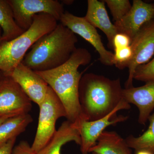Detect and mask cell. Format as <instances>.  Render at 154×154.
Listing matches in <instances>:
<instances>
[{"mask_svg":"<svg viewBox=\"0 0 154 154\" xmlns=\"http://www.w3.org/2000/svg\"><path fill=\"white\" fill-rule=\"evenodd\" d=\"M91 59L92 56L88 50L77 48L69 60L62 65L45 71H35L56 94L66 111V118L72 122L85 119L79 98L82 74L79 71V68L81 66L90 63Z\"/></svg>","mask_w":154,"mask_h":154,"instance_id":"1","label":"cell"},{"mask_svg":"<svg viewBox=\"0 0 154 154\" xmlns=\"http://www.w3.org/2000/svg\"><path fill=\"white\" fill-rule=\"evenodd\" d=\"M120 79H110L89 73L82 76L79 98L84 118L94 121L105 117L124 100Z\"/></svg>","mask_w":154,"mask_h":154,"instance_id":"2","label":"cell"},{"mask_svg":"<svg viewBox=\"0 0 154 154\" xmlns=\"http://www.w3.org/2000/svg\"><path fill=\"white\" fill-rule=\"evenodd\" d=\"M75 34L62 24L33 45L22 63L34 71H45L62 65L69 60L77 48Z\"/></svg>","mask_w":154,"mask_h":154,"instance_id":"3","label":"cell"},{"mask_svg":"<svg viewBox=\"0 0 154 154\" xmlns=\"http://www.w3.org/2000/svg\"><path fill=\"white\" fill-rule=\"evenodd\" d=\"M30 28L20 36L0 44V71L9 76L21 63L28 50L39 38L55 29L57 21L48 14H38L33 17Z\"/></svg>","mask_w":154,"mask_h":154,"instance_id":"4","label":"cell"},{"mask_svg":"<svg viewBox=\"0 0 154 154\" xmlns=\"http://www.w3.org/2000/svg\"><path fill=\"white\" fill-rule=\"evenodd\" d=\"M39 107L38 126L31 148L38 153L47 145L56 132V123L62 117H66V113L60 100L50 87H48L45 99Z\"/></svg>","mask_w":154,"mask_h":154,"instance_id":"5","label":"cell"},{"mask_svg":"<svg viewBox=\"0 0 154 154\" xmlns=\"http://www.w3.org/2000/svg\"><path fill=\"white\" fill-rule=\"evenodd\" d=\"M15 21L20 28L26 31L38 14H48L60 21L64 12L63 6L57 0H8Z\"/></svg>","mask_w":154,"mask_h":154,"instance_id":"6","label":"cell"},{"mask_svg":"<svg viewBox=\"0 0 154 154\" xmlns=\"http://www.w3.org/2000/svg\"><path fill=\"white\" fill-rule=\"evenodd\" d=\"M61 24L69 28L75 34L82 37L96 50L99 54V61L107 66L113 65V53L105 48L101 36L96 28L84 17H77L65 11L61 17Z\"/></svg>","mask_w":154,"mask_h":154,"instance_id":"7","label":"cell"},{"mask_svg":"<svg viewBox=\"0 0 154 154\" xmlns=\"http://www.w3.org/2000/svg\"><path fill=\"white\" fill-rule=\"evenodd\" d=\"M130 108V104L124 99L116 109L103 118L94 121L81 119L77 122L81 137L80 146L82 153H89L90 149L96 144L98 138L107 127L126 120L128 116H117L116 113L119 110H128Z\"/></svg>","mask_w":154,"mask_h":154,"instance_id":"8","label":"cell"},{"mask_svg":"<svg viewBox=\"0 0 154 154\" xmlns=\"http://www.w3.org/2000/svg\"><path fill=\"white\" fill-rule=\"evenodd\" d=\"M132 60L128 68V76L125 88H132L134 75L137 67L148 62L154 54V19L146 23L133 38L130 45Z\"/></svg>","mask_w":154,"mask_h":154,"instance_id":"9","label":"cell"},{"mask_svg":"<svg viewBox=\"0 0 154 154\" xmlns=\"http://www.w3.org/2000/svg\"><path fill=\"white\" fill-rule=\"evenodd\" d=\"M31 101L22 88L9 76L0 82V118L28 113Z\"/></svg>","mask_w":154,"mask_h":154,"instance_id":"10","label":"cell"},{"mask_svg":"<svg viewBox=\"0 0 154 154\" xmlns=\"http://www.w3.org/2000/svg\"><path fill=\"white\" fill-rule=\"evenodd\" d=\"M31 101L38 106L45 99L48 86L36 72L21 63L9 75Z\"/></svg>","mask_w":154,"mask_h":154,"instance_id":"11","label":"cell"},{"mask_svg":"<svg viewBox=\"0 0 154 154\" xmlns=\"http://www.w3.org/2000/svg\"><path fill=\"white\" fill-rule=\"evenodd\" d=\"M154 19L153 5L141 0H134L128 13L115 22L117 33H124L131 39L145 24Z\"/></svg>","mask_w":154,"mask_h":154,"instance_id":"12","label":"cell"},{"mask_svg":"<svg viewBox=\"0 0 154 154\" xmlns=\"http://www.w3.org/2000/svg\"><path fill=\"white\" fill-rule=\"evenodd\" d=\"M123 97L128 103L138 109V122L145 125L154 108V82L144 85L123 89Z\"/></svg>","mask_w":154,"mask_h":154,"instance_id":"13","label":"cell"},{"mask_svg":"<svg viewBox=\"0 0 154 154\" xmlns=\"http://www.w3.org/2000/svg\"><path fill=\"white\" fill-rule=\"evenodd\" d=\"M104 1L88 0V10L85 19L94 28H99L108 40V47L113 49V40L117 30L110 21Z\"/></svg>","mask_w":154,"mask_h":154,"instance_id":"14","label":"cell"},{"mask_svg":"<svg viewBox=\"0 0 154 154\" xmlns=\"http://www.w3.org/2000/svg\"><path fill=\"white\" fill-rule=\"evenodd\" d=\"M74 141L81 145V137L78 124L66 120L63 122L47 145L38 152V154H61L64 145Z\"/></svg>","mask_w":154,"mask_h":154,"instance_id":"15","label":"cell"},{"mask_svg":"<svg viewBox=\"0 0 154 154\" xmlns=\"http://www.w3.org/2000/svg\"><path fill=\"white\" fill-rule=\"evenodd\" d=\"M89 152L99 154H133L125 139L113 131H105L97 140V143Z\"/></svg>","mask_w":154,"mask_h":154,"instance_id":"16","label":"cell"},{"mask_svg":"<svg viewBox=\"0 0 154 154\" xmlns=\"http://www.w3.org/2000/svg\"><path fill=\"white\" fill-rule=\"evenodd\" d=\"M33 121L28 113L12 116L0 125V146L25 131Z\"/></svg>","mask_w":154,"mask_h":154,"instance_id":"17","label":"cell"},{"mask_svg":"<svg viewBox=\"0 0 154 154\" xmlns=\"http://www.w3.org/2000/svg\"><path fill=\"white\" fill-rule=\"evenodd\" d=\"M0 28L2 42L12 40L25 31L17 25L8 0H0Z\"/></svg>","mask_w":154,"mask_h":154,"instance_id":"18","label":"cell"},{"mask_svg":"<svg viewBox=\"0 0 154 154\" xmlns=\"http://www.w3.org/2000/svg\"><path fill=\"white\" fill-rule=\"evenodd\" d=\"M147 130L137 137L130 135L125 139L127 144L136 152L146 151L154 154V113L150 116Z\"/></svg>","mask_w":154,"mask_h":154,"instance_id":"19","label":"cell"},{"mask_svg":"<svg viewBox=\"0 0 154 154\" xmlns=\"http://www.w3.org/2000/svg\"><path fill=\"white\" fill-rule=\"evenodd\" d=\"M104 2L110 9L115 22H118L125 17L132 6L128 0H105Z\"/></svg>","mask_w":154,"mask_h":154,"instance_id":"20","label":"cell"},{"mask_svg":"<svg viewBox=\"0 0 154 154\" xmlns=\"http://www.w3.org/2000/svg\"><path fill=\"white\" fill-rule=\"evenodd\" d=\"M113 65L119 69L128 68L132 60L133 52L130 46L114 50Z\"/></svg>","mask_w":154,"mask_h":154,"instance_id":"21","label":"cell"},{"mask_svg":"<svg viewBox=\"0 0 154 154\" xmlns=\"http://www.w3.org/2000/svg\"><path fill=\"white\" fill-rule=\"evenodd\" d=\"M133 79L146 83L154 82V58L147 63L137 67Z\"/></svg>","mask_w":154,"mask_h":154,"instance_id":"22","label":"cell"},{"mask_svg":"<svg viewBox=\"0 0 154 154\" xmlns=\"http://www.w3.org/2000/svg\"><path fill=\"white\" fill-rule=\"evenodd\" d=\"M132 39L126 34L117 33L114 36L113 40V49L122 48L130 46Z\"/></svg>","mask_w":154,"mask_h":154,"instance_id":"23","label":"cell"},{"mask_svg":"<svg viewBox=\"0 0 154 154\" xmlns=\"http://www.w3.org/2000/svg\"><path fill=\"white\" fill-rule=\"evenodd\" d=\"M12 154H38L34 151L27 142L22 141L14 146Z\"/></svg>","mask_w":154,"mask_h":154,"instance_id":"24","label":"cell"},{"mask_svg":"<svg viewBox=\"0 0 154 154\" xmlns=\"http://www.w3.org/2000/svg\"><path fill=\"white\" fill-rule=\"evenodd\" d=\"M17 138L9 140L0 146V154H12Z\"/></svg>","mask_w":154,"mask_h":154,"instance_id":"25","label":"cell"},{"mask_svg":"<svg viewBox=\"0 0 154 154\" xmlns=\"http://www.w3.org/2000/svg\"><path fill=\"white\" fill-rule=\"evenodd\" d=\"M12 117V116H3V117L0 118V125L2 123L7 119L10 118V117Z\"/></svg>","mask_w":154,"mask_h":154,"instance_id":"26","label":"cell"},{"mask_svg":"<svg viewBox=\"0 0 154 154\" xmlns=\"http://www.w3.org/2000/svg\"><path fill=\"white\" fill-rule=\"evenodd\" d=\"M136 154H153L150 152L146 151H140L136 152Z\"/></svg>","mask_w":154,"mask_h":154,"instance_id":"27","label":"cell"},{"mask_svg":"<svg viewBox=\"0 0 154 154\" xmlns=\"http://www.w3.org/2000/svg\"><path fill=\"white\" fill-rule=\"evenodd\" d=\"M4 76H5V74H4V73H3L1 71H0V82H1L2 79H3Z\"/></svg>","mask_w":154,"mask_h":154,"instance_id":"28","label":"cell"},{"mask_svg":"<svg viewBox=\"0 0 154 154\" xmlns=\"http://www.w3.org/2000/svg\"><path fill=\"white\" fill-rule=\"evenodd\" d=\"M2 30L0 28V44L2 43Z\"/></svg>","mask_w":154,"mask_h":154,"instance_id":"29","label":"cell"},{"mask_svg":"<svg viewBox=\"0 0 154 154\" xmlns=\"http://www.w3.org/2000/svg\"><path fill=\"white\" fill-rule=\"evenodd\" d=\"M92 154H99L96 153H95V152H92Z\"/></svg>","mask_w":154,"mask_h":154,"instance_id":"30","label":"cell"},{"mask_svg":"<svg viewBox=\"0 0 154 154\" xmlns=\"http://www.w3.org/2000/svg\"><path fill=\"white\" fill-rule=\"evenodd\" d=\"M153 5L154 9V2L153 4Z\"/></svg>","mask_w":154,"mask_h":154,"instance_id":"31","label":"cell"}]
</instances>
